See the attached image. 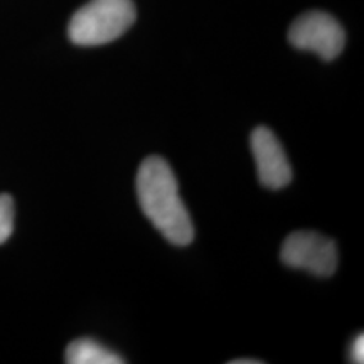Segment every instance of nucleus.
Wrapping results in <instances>:
<instances>
[{
    "instance_id": "obj_9",
    "label": "nucleus",
    "mask_w": 364,
    "mask_h": 364,
    "mask_svg": "<svg viewBox=\"0 0 364 364\" xmlns=\"http://www.w3.org/2000/svg\"><path fill=\"white\" fill-rule=\"evenodd\" d=\"M230 364H262L260 359H233Z\"/></svg>"
},
{
    "instance_id": "obj_2",
    "label": "nucleus",
    "mask_w": 364,
    "mask_h": 364,
    "mask_svg": "<svg viewBox=\"0 0 364 364\" xmlns=\"http://www.w3.org/2000/svg\"><path fill=\"white\" fill-rule=\"evenodd\" d=\"M135 19L132 0H90L71 17L68 36L76 46H103L124 36Z\"/></svg>"
},
{
    "instance_id": "obj_4",
    "label": "nucleus",
    "mask_w": 364,
    "mask_h": 364,
    "mask_svg": "<svg viewBox=\"0 0 364 364\" xmlns=\"http://www.w3.org/2000/svg\"><path fill=\"white\" fill-rule=\"evenodd\" d=\"M289 41L300 51H312L324 61H332L343 53L346 33L331 14L312 11L294 21L289 29Z\"/></svg>"
},
{
    "instance_id": "obj_1",
    "label": "nucleus",
    "mask_w": 364,
    "mask_h": 364,
    "mask_svg": "<svg viewBox=\"0 0 364 364\" xmlns=\"http://www.w3.org/2000/svg\"><path fill=\"white\" fill-rule=\"evenodd\" d=\"M136 198L157 231L174 247H188L194 240V225L182 203L179 184L166 159L150 156L136 172Z\"/></svg>"
},
{
    "instance_id": "obj_3",
    "label": "nucleus",
    "mask_w": 364,
    "mask_h": 364,
    "mask_svg": "<svg viewBox=\"0 0 364 364\" xmlns=\"http://www.w3.org/2000/svg\"><path fill=\"white\" fill-rule=\"evenodd\" d=\"M280 260L290 268L317 277H331L338 268L339 255L334 240L317 231H295L282 245Z\"/></svg>"
},
{
    "instance_id": "obj_8",
    "label": "nucleus",
    "mask_w": 364,
    "mask_h": 364,
    "mask_svg": "<svg viewBox=\"0 0 364 364\" xmlns=\"http://www.w3.org/2000/svg\"><path fill=\"white\" fill-rule=\"evenodd\" d=\"M349 356H351L353 363H364V336L359 334L356 339L353 341L351 349H349Z\"/></svg>"
},
{
    "instance_id": "obj_6",
    "label": "nucleus",
    "mask_w": 364,
    "mask_h": 364,
    "mask_svg": "<svg viewBox=\"0 0 364 364\" xmlns=\"http://www.w3.org/2000/svg\"><path fill=\"white\" fill-rule=\"evenodd\" d=\"M65 361L68 364H122L125 363V359L105 348L98 341L83 338L73 341L68 346Z\"/></svg>"
},
{
    "instance_id": "obj_7",
    "label": "nucleus",
    "mask_w": 364,
    "mask_h": 364,
    "mask_svg": "<svg viewBox=\"0 0 364 364\" xmlns=\"http://www.w3.org/2000/svg\"><path fill=\"white\" fill-rule=\"evenodd\" d=\"M14 215H16V206H14L11 194H0V245L11 238L14 231Z\"/></svg>"
},
{
    "instance_id": "obj_5",
    "label": "nucleus",
    "mask_w": 364,
    "mask_h": 364,
    "mask_svg": "<svg viewBox=\"0 0 364 364\" xmlns=\"http://www.w3.org/2000/svg\"><path fill=\"white\" fill-rule=\"evenodd\" d=\"M258 181L267 189L285 188L292 181V167L280 140L268 127H257L250 136Z\"/></svg>"
}]
</instances>
